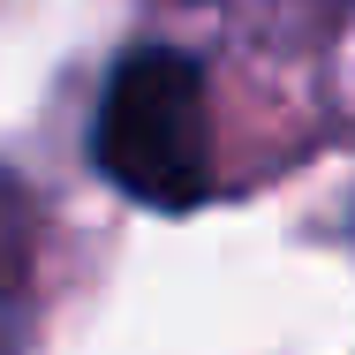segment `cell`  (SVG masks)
Here are the masks:
<instances>
[{"label":"cell","mask_w":355,"mask_h":355,"mask_svg":"<svg viewBox=\"0 0 355 355\" xmlns=\"http://www.w3.org/2000/svg\"><path fill=\"white\" fill-rule=\"evenodd\" d=\"M91 151L114 189H129L151 212H189L212 197V121H205V76L174 46H144L106 76Z\"/></svg>","instance_id":"cell-1"}]
</instances>
